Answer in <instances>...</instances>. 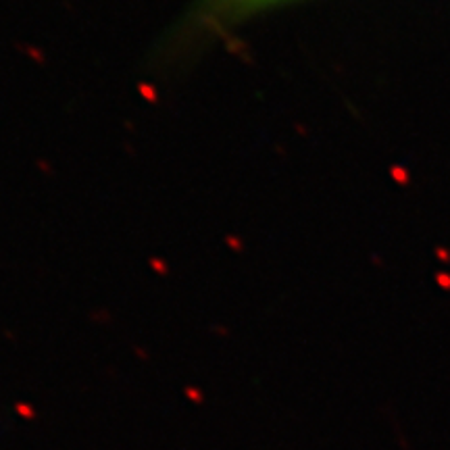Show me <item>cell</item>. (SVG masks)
I'll use <instances>...</instances> for the list:
<instances>
[{"label": "cell", "mask_w": 450, "mask_h": 450, "mask_svg": "<svg viewBox=\"0 0 450 450\" xmlns=\"http://www.w3.org/2000/svg\"><path fill=\"white\" fill-rule=\"evenodd\" d=\"M290 0H196L190 23L194 31L215 33Z\"/></svg>", "instance_id": "1"}]
</instances>
